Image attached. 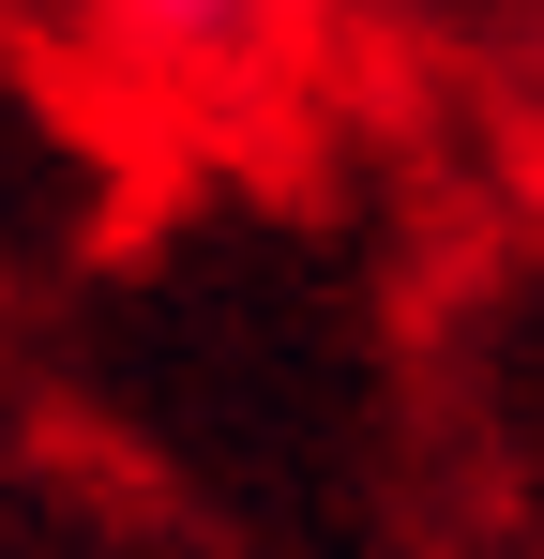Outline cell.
Instances as JSON below:
<instances>
[{
	"mask_svg": "<svg viewBox=\"0 0 544 559\" xmlns=\"http://www.w3.org/2000/svg\"><path fill=\"white\" fill-rule=\"evenodd\" d=\"M106 15H121L152 61H197V46H227V31H243V0H106Z\"/></svg>",
	"mask_w": 544,
	"mask_h": 559,
	"instance_id": "6da1fadb",
	"label": "cell"
},
{
	"mask_svg": "<svg viewBox=\"0 0 544 559\" xmlns=\"http://www.w3.org/2000/svg\"><path fill=\"white\" fill-rule=\"evenodd\" d=\"M287 15H378V0H287Z\"/></svg>",
	"mask_w": 544,
	"mask_h": 559,
	"instance_id": "7a4b0ae2",
	"label": "cell"
}]
</instances>
